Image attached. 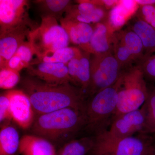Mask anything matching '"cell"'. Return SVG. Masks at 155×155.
Instances as JSON below:
<instances>
[{
  "label": "cell",
  "mask_w": 155,
  "mask_h": 155,
  "mask_svg": "<svg viewBox=\"0 0 155 155\" xmlns=\"http://www.w3.org/2000/svg\"><path fill=\"white\" fill-rule=\"evenodd\" d=\"M136 2L139 6L155 5V0H137Z\"/></svg>",
  "instance_id": "cell-33"
},
{
  "label": "cell",
  "mask_w": 155,
  "mask_h": 155,
  "mask_svg": "<svg viewBox=\"0 0 155 155\" xmlns=\"http://www.w3.org/2000/svg\"><path fill=\"white\" fill-rule=\"evenodd\" d=\"M91 79L87 97L114 85L119 79L122 69L113 52L92 54Z\"/></svg>",
  "instance_id": "cell-6"
},
{
  "label": "cell",
  "mask_w": 155,
  "mask_h": 155,
  "mask_svg": "<svg viewBox=\"0 0 155 155\" xmlns=\"http://www.w3.org/2000/svg\"><path fill=\"white\" fill-rule=\"evenodd\" d=\"M115 34L130 51L137 64L144 56V48L141 39L128 27L124 30L115 31Z\"/></svg>",
  "instance_id": "cell-22"
},
{
  "label": "cell",
  "mask_w": 155,
  "mask_h": 155,
  "mask_svg": "<svg viewBox=\"0 0 155 155\" xmlns=\"http://www.w3.org/2000/svg\"><path fill=\"white\" fill-rule=\"evenodd\" d=\"M93 33L89 44V53L91 54L113 52L115 31L107 22L93 25Z\"/></svg>",
  "instance_id": "cell-16"
},
{
  "label": "cell",
  "mask_w": 155,
  "mask_h": 155,
  "mask_svg": "<svg viewBox=\"0 0 155 155\" xmlns=\"http://www.w3.org/2000/svg\"><path fill=\"white\" fill-rule=\"evenodd\" d=\"M5 68L19 72L24 68L26 69L27 66L18 56L14 54L7 62Z\"/></svg>",
  "instance_id": "cell-32"
},
{
  "label": "cell",
  "mask_w": 155,
  "mask_h": 155,
  "mask_svg": "<svg viewBox=\"0 0 155 155\" xmlns=\"http://www.w3.org/2000/svg\"><path fill=\"white\" fill-rule=\"evenodd\" d=\"M32 31L30 28H21L0 34V69L5 68L19 47L28 41L25 40H28Z\"/></svg>",
  "instance_id": "cell-14"
},
{
  "label": "cell",
  "mask_w": 155,
  "mask_h": 155,
  "mask_svg": "<svg viewBox=\"0 0 155 155\" xmlns=\"http://www.w3.org/2000/svg\"><path fill=\"white\" fill-rule=\"evenodd\" d=\"M15 54L22 60L27 68L34 61L33 57L35 54L30 43L27 41L19 47Z\"/></svg>",
  "instance_id": "cell-31"
},
{
  "label": "cell",
  "mask_w": 155,
  "mask_h": 155,
  "mask_svg": "<svg viewBox=\"0 0 155 155\" xmlns=\"http://www.w3.org/2000/svg\"><path fill=\"white\" fill-rule=\"evenodd\" d=\"M26 71L29 76L48 84L58 85L71 83L67 64L34 61L26 68Z\"/></svg>",
  "instance_id": "cell-11"
},
{
  "label": "cell",
  "mask_w": 155,
  "mask_h": 155,
  "mask_svg": "<svg viewBox=\"0 0 155 155\" xmlns=\"http://www.w3.org/2000/svg\"><path fill=\"white\" fill-rule=\"evenodd\" d=\"M19 154L57 155L54 144L44 138L34 134H25L20 139Z\"/></svg>",
  "instance_id": "cell-17"
},
{
  "label": "cell",
  "mask_w": 155,
  "mask_h": 155,
  "mask_svg": "<svg viewBox=\"0 0 155 155\" xmlns=\"http://www.w3.org/2000/svg\"><path fill=\"white\" fill-rule=\"evenodd\" d=\"M120 81L97 93L87 102L85 115V128L100 135L108 130L117 108Z\"/></svg>",
  "instance_id": "cell-3"
},
{
  "label": "cell",
  "mask_w": 155,
  "mask_h": 155,
  "mask_svg": "<svg viewBox=\"0 0 155 155\" xmlns=\"http://www.w3.org/2000/svg\"><path fill=\"white\" fill-rule=\"evenodd\" d=\"M61 25L69 35L70 42L89 53V44L93 33V25L63 17Z\"/></svg>",
  "instance_id": "cell-15"
},
{
  "label": "cell",
  "mask_w": 155,
  "mask_h": 155,
  "mask_svg": "<svg viewBox=\"0 0 155 155\" xmlns=\"http://www.w3.org/2000/svg\"><path fill=\"white\" fill-rule=\"evenodd\" d=\"M19 72L4 68L0 70V87L2 89L14 88L20 81Z\"/></svg>",
  "instance_id": "cell-27"
},
{
  "label": "cell",
  "mask_w": 155,
  "mask_h": 155,
  "mask_svg": "<svg viewBox=\"0 0 155 155\" xmlns=\"http://www.w3.org/2000/svg\"><path fill=\"white\" fill-rule=\"evenodd\" d=\"M119 79L118 103L113 120L122 114L140 109L148 96L147 82L138 64L122 70Z\"/></svg>",
  "instance_id": "cell-4"
},
{
  "label": "cell",
  "mask_w": 155,
  "mask_h": 155,
  "mask_svg": "<svg viewBox=\"0 0 155 155\" xmlns=\"http://www.w3.org/2000/svg\"><path fill=\"white\" fill-rule=\"evenodd\" d=\"M151 134L138 133L116 141L107 143L95 141L90 153L91 155H150L155 140Z\"/></svg>",
  "instance_id": "cell-7"
},
{
  "label": "cell",
  "mask_w": 155,
  "mask_h": 155,
  "mask_svg": "<svg viewBox=\"0 0 155 155\" xmlns=\"http://www.w3.org/2000/svg\"><path fill=\"white\" fill-rule=\"evenodd\" d=\"M40 24L31 32L28 41L37 58L51 52L69 47L70 43L66 30L54 17H41Z\"/></svg>",
  "instance_id": "cell-5"
},
{
  "label": "cell",
  "mask_w": 155,
  "mask_h": 155,
  "mask_svg": "<svg viewBox=\"0 0 155 155\" xmlns=\"http://www.w3.org/2000/svg\"><path fill=\"white\" fill-rule=\"evenodd\" d=\"M137 64L141 68L147 82L155 84V53L143 58Z\"/></svg>",
  "instance_id": "cell-28"
},
{
  "label": "cell",
  "mask_w": 155,
  "mask_h": 155,
  "mask_svg": "<svg viewBox=\"0 0 155 155\" xmlns=\"http://www.w3.org/2000/svg\"><path fill=\"white\" fill-rule=\"evenodd\" d=\"M113 53L119 62L122 70L131 67L133 63H137L130 51L116 37L115 32L113 41Z\"/></svg>",
  "instance_id": "cell-24"
},
{
  "label": "cell",
  "mask_w": 155,
  "mask_h": 155,
  "mask_svg": "<svg viewBox=\"0 0 155 155\" xmlns=\"http://www.w3.org/2000/svg\"><path fill=\"white\" fill-rule=\"evenodd\" d=\"M128 27L134 31L141 39L144 48L143 58L155 54L154 27L136 17L131 20Z\"/></svg>",
  "instance_id": "cell-18"
},
{
  "label": "cell",
  "mask_w": 155,
  "mask_h": 155,
  "mask_svg": "<svg viewBox=\"0 0 155 155\" xmlns=\"http://www.w3.org/2000/svg\"><path fill=\"white\" fill-rule=\"evenodd\" d=\"M91 58L90 53L81 50L80 54L73 58L67 64L71 83L81 89L86 95L90 84Z\"/></svg>",
  "instance_id": "cell-13"
},
{
  "label": "cell",
  "mask_w": 155,
  "mask_h": 155,
  "mask_svg": "<svg viewBox=\"0 0 155 155\" xmlns=\"http://www.w3.org/2000/svg\"><path fill=\"white\" fill-rule=\"evenodd\" d=\"M136 17L155 28V5L139 6Z\"/></svg>",
  "instance_id": "cell-30"
},
{
  "label": "cell",
  "mask_w": 155,
  "mask_h": 155,
  "mask_svg": "<svg viewBox=\"0 0 155 155\" xmlns=\"http://www.w3.org/2000/svg\"><path fill=\"white\" fill-rule=\"evenodd\" d=\"M85 112L67 107L37 115L30 130L38 136L54 143L61 142L70 138L85 127Z\"/></svg>",
  "instance_id": "cell-2"
},
{
  "label": "cell",
  "mask_w": 155,
  "mask_h": 155,
  "mask_svg": "<svg viewBox=\"0 0 155 155\" xmlns=\"http://www.w3.org/2000/svg\"><path fill=\"white\" fill-rule=\"evenodd\" d=\"M81 52V49L78 47H67L48 53L41 58H37L34 61L45 63H59L67 65L69 61L79 54Z\"/></svg>",
  "instance_id": "cell-23"
},
{
  "label": "cell",
  "mask_w": 155,
  "mask_h": 155,
  "mask_svg": "<svg viewBox=\"0 0 155 155\" xmlns=\"http://www.w3.org/2000/svg\"><path fill=\"white\" fill-rule=\"evenodd\" d=\"M150 155H153V151H152V152L151 153V154Z\"/></svg>",
  "instance_id": "cell-35"
},
{
  "label": "cell",
  "mask_w": 155,
  "mask_h": 155,
  "mask_svg": "<svg viewBox=\"0 0 155 155\" xmlns=\"http://www.w3.org/2000/svg\"><path fill=\"white\" fill-rule=\"evenodd\" d=\"M20 84L21 90L28 96L36 115L67 107L85 112L87 101L86 94L71 83L51 85L28 75L22 78Z\"/></svg>",
  "instance_id": "cell-1"
},
{
  "label": "cell",
  "mask_w": 155,
  "mask_h": 155,
  "mask_svg": "<svg viewBox=\"0 0 155 155\" xmlns=\"http://www.w3.org/2000/svg\"><path fill=\"white\" fill-rule=\"evenodd\" d=\"M132 14L121 5L120 1L119 4L109 12L107 22L115 31H117L126 23L127 19Z\"/></svg>",
  "instance_id": "cell-26"
},
{
  "label": "cell",
  "mask_w": 155,
  "mask_h": 155,
  "mask_svg": "<svg viewBox=\"0 0 155 155\" xmlns=\"http://www.w3.org/2000/svg\"><path fill=\"white\" fill-rule=\"evenodd\" d=\"M153 155H155V140L153 146Z\"/></svg>",
  "instance_id": "cell-34"
},
{
  "label": "cell",
  "mask_w": 155,
  "mask_h": 155,
  "mask_svg": "<svg viewBox=\"0 0 155 155\" xmlns=\"http://www.w3.org/2000/svg\"><path fill=\"white\" fill-rule=\"evenodd\" d=\"M144 104L146 110L144 133L149 134H155V86H148V96Z\"/></svg>",
  "instance_id": "cell-25"
},
{
  "label": "cell",
  "mask_w": 155,
  "mask_h": 155,
  "mask_svg": "<svg viewBox=\"0 0 155 155\" xmlns=\"http://www.w3.org/2000/svg\"><path fill=\"white\" fill-rule=\"evenodd\" d=\"M20 139L11 121L3 123L0 130V155H19Z\"/></svg>",
  "instance_id": "cell-19"
},
{
  "label": "cell",
  "mask_w": 155,
  "mask_h": 155,
  "mask_svg": "<svg viewBox=\"0 0 155 155\" xmlns=\"http://www.w3.org/2000/svg\"><path fill=\"white\" fill-rule=\"evenodd\" d=\"M29 1L0 0V34L19 28L35 30L38 25L29 15Z\"/></svg>",
  "instance_id": "cell-9"
},
{
  "label": "cell",
  "mask_w": 155,
  "mask_h": 155,
  "mask_svg": "<svg viewBox=\"0 0 155 155\" xmlns=\"http://www.w3.org/2000/svg\"><path fill=\"white\" fill-rule=\"evenodd\" d=\"M11 120V102L8 91L3 93L0 96V122L2 124Z\"/></svg>",
  "instance_id": "cell-29"
},
{
  "label": "cell",
  "mask_w": 155,
  "mask_h": 155,
  "mask_svg": "<svg viewBox=\"0 0 155 155\" xmlns=\"http://www.w3.org/2000/svg\"><path fill=\"white\" fill-rule=\"evenodd\" d=\"M95 137L87 136L68 141L57 151V155H86L95 144Z\"/></svg>",
  "instance_id": "cell-21"
},
{
  "label": "cell",
  "mask_w": 155,
  "mask_h": 155,
  "mask_svg": "<svg viewBox=\"0 0 155 155\" xmlns=\"http://www.w3.org/2000/svg\"><path fill=\"white\" fill-rule=\"evenodd\" d=\"M75 2L64 17L91 25L107 21L109 12L101 1L80 0Z\"/></svg>",
  "instance_id": "cell-10"
},
{
  "label": "cell",
  "mask_w": 155,
  "mask_h": 155,
  "mask_svg": "<svg viewBox=\"0 0 155 155\" xmlns=\"http://www.w3.org/2000/svg\"><path fill=\"white\" fill-rule=\"evenodd\" d=\"M9 92L12 120L23 129L30 128L35 114L28 96L21 90H12Z\"/></svg>",
  "instance_id": "cell-12"
},
{
  "label": "cell",
  "mask_w": 155,
  "mask_h": 155,
  "mask_svg": "<svg viewBox=\"0 0 155 155\" xmlns=\"http://www.w3.org/2000/svg\"><path fill=\"white\" fill-rule=\"evenodd\" d=\"M146 110L144 104L140 109L116 117L108 130L95 137L96 141L107 143L144 133Z\"/></svg>",
  "instance_id": "cell-8"
},
{
  "label": "cell",
  "mask_w": 155,
  "mask_h": 155,
  "mask_svg": "<svg viewBox=\"0 0 155 155\" xmlns=\"http://www.w3.org/2000/svg\"><path fill=\"white\" fill-rule=\"evenodd\" d=\"M33 2L37 5L41 17H54L60 21L73 2L69 0H36Z\"/></svg>",
  "instance_id": "cell-20"
}]
</instances>
